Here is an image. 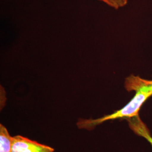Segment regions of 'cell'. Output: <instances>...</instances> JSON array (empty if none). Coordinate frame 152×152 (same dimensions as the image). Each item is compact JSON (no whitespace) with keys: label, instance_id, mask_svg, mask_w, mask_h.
<instances>
[{"label":"cell","instance_id":"obj_3","mask_svg":"<svg viewBox=\"0 0 152 152\" xmlns=\"http://www.w3.org/2000/svg\"><path fill=\"white\" fill-rule=\"evenodd\" d=\"M129 127L136 135L143 137L152 147V136L146 125L141 121L139 116L127 119Z\"/></svg>","mask_w":152,"mask_h":152},{"label":"cell","instance_id":"obj_5","mask_svg":"<svg viewBox=\"0 0 152 152\" xmlns=\"http://www.w3.org/2000/svg\"><path fill=\"white\" fill-rule=\"evenodd\" d=\"M107 4L115 10H118L125 7L128 3V0H99Z\"/></svg>","mask_w":152,"mask_h":152},{"label":"cell","instance_id":"obj_4","mask_svg":"<svg viewBox=\"0 0 152 152\" xmlns=\"http://www.w3.org/2000/svg\"><path fill=\"white\" fill-rule=\"evenodd\" d=\"M11 137L7 129L0 125V152H11Z\"/></svg>","mask_w":152,"mask_h":152},{"label":"cell","instance_id":"obj_1","mask_svg":"<svg viewBox=\"0 0 152 152\" xmlns=\"http://www.w3.org/2000/svg\"><path fill=\"white\" fill-rule=\"evenodd\" d=\"M124 86L127 91L135 92L134 96L125 106L112 114L99 118L80 120L77 123V127L80 129L91 130L98 125L107 121L127 120L139 116L143 104L152 96V80H146L139 76L131 75L125 78Z\"/></svg>","mask_w":152,"mask_h":152},{"label":"cell","instance_id":"obj_2","mask_svg":"<svg viewBox=\"0 0 152 152\" xmlns=\"http://www.w3.org/2000/svg\"><path fill=\"white\" fill-rule=\"evenodd\" d=\"M11 152H54V149L27 137L16 135L12 137Z\"/></svg>","mask_w":152,"mask_h":152}]
</instances>
